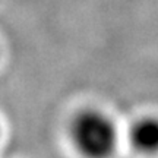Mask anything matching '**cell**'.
<instances>
[{"label":"cell","instance_id":"cell-1","mask_svg":"<svg viewBox=\"0 0 158 158\" xmlns=\"http://www.w3.org/2000/svg\"><path fill=\"white\" fill-rule=\"evenodd\" d=\"M69 139L79 157L113 158L120 143L117 123L101 108L86 107L72 116Z\"/></svg>","mask_w":158,"mask_h":158},{"label":"cell","instance_id":"cell-2","mask_svg":"<svg viewBox=\"0 0 158 158\" xmlns=\"http://www.w3.org/2000/svg\"><path fill=\"white\" fill-rule=\"evenodd\" d=\"M127 142L130 148L142 157L158 155V116L143 114L136 117L127 129Z\"/></svg>","mask_w":158,"mask_h":158},{"label":"cell","instance_id":"cell-3","mask_svg":"<svg viewBox=\"0 0 158 158\" xmlns=\"http://www.w3.org/2000/svg\"><path fill=\"white\" fill-rule=\"evenodd\" d=\"M0 136H2V129H0Z\"/></svg>","mask_w":158,"mask_h":158}]
</instances>
